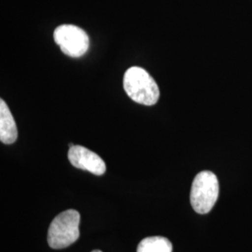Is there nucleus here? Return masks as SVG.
Returning a JSON list of instances; mask_svg holds the SVG:
<instances>
[{
	"label": "nucleus",
	"mask_w": 252,
	"mask_h": 252,
	"mask_svg": "<svg viewBox=\"0 0 252 252\" xmlns=\"http://www.w3.org/2000/svg\"><path fill=\"white\" fill-rule=\"evenodd\" d=\"M124 88L131 99L145 106L155 105L160 97V90L156 81L144 68L139 66H132L126 70Z\"/></svg>",
	"instance_id": "f257e3e1"
},
{
	"label": "nucleus",
	"mask_w": 252,
	"mask_h": 252,
	"mask_svg": "<svg viewBox=\"0 0 252 252\" xmlns=\"http://www.w3.org/2000/svg\"><path fill=\"white\" fill-rule=\"evenodd\" d=\"M81 215L75 209L65 210L55 217L48 230V244L54 250L64 249L80 237Z\"/></svg>",
	"instance_id": "f03ea898"
},
{
	"label": "nucleus",
	"mask_w": 252,
	"mask_h": 252,
	"mask_svg": "<svg viewBox=\"0 0 252 252\" xmlns=\"http://www.w3.org/2000/svg\"><path fill=\"white\" fill-rule=\"evenodd\" d=\"M219 180L210 171H202L194 178L190 189V205L198 214H207L219 197Z\"/></svg>",
	"instance_id": "7ed1b4c3"
},
{
	"label": "nucleus",
	"mask_w": 252,
	"mask_h": 252,
	"mask_svg": "<svg viewBox=\"0 0 252 252\" xmlns=\"http://www.w3.org/2000/svg\"><path fill=\"white\" fill-rule=\"evenodd\" d=\"M55 43L63 54L71 57H81L89 48V36L81 27L62 25L54 30Z\"/></svg>",
	"instance_id": "20e7f679"
},
{
	"label": "nucleus",
	"mask_w": 252,
	"mask_h": 252,
	"mask_svg": "<svg viewBox=\"0 0 252 252\" xmlns=\"http://www.w3.org/2000/svg\"><path fill=\"white\" fill-rule=\"evenodd\" d=\"M68 160L76 168L91 172L96 176H102L107 169L106 163L99 155L80 145L69 148Z\"/></svg>",
	"instance_id": "39448f33"
},
{
	"label": "nucleus",
	"mask_w": 252,
	"mask_h": 252,
	"mask_svg": "<svg viewBox=\"0 0 252 252\" xmlns=\"http://www.w3.org/2000/svg\"><path fill=\"white\" fill-rule=\"evenodd\" d=\"M18 130L14 118L8 105L0 100V140L4 144H12L16 141Z\"/></svg>",
	"instance_id": "423d86ee"
},
{
	"label": "nucleus",
	"mask_w": 252,
	"mask_h": 252,
	"mask_svg": "<svg viewBox=\"0 0 252 252\" xmlns=\"http://www.w3.org/2000/svg\"><path fill=\"white\" fill-rule=\"evenodd\" d=\"M172 243L163 236L146 237L137 246V252H172Z\"/></svg>",
	"instance_id": "0eeeda50"
},
{
	"label": "nucleus",
	"mask_w": 252,
	"mask_h": 252,
	"mask_svg": "<svg viewBox=\"0 0 252 252\" xmlns=\"http://www.w3.org/2000/svg\"><path fill=\"white\" fill-rule=\"evenodd\" d=\"M73 146H74L73 143H69V148H71V147H73Z\"/></svg>",
	"instance_id": "6e6552de"
},
{
	"label": "nucleus",
	"mask_w": 252,
	"mask_h": 252,
	"mask_svg": "<svg viewBox=\"0 0 252 252\" xmlns=\"http://www.w3.org/2000/svg\"><path fill=\"white\" fill-rule=\"evenodd\" d=\"M92 252H102L101 251H97V250H95V251H93Z\"/></svg>",
	"instance_id": "1a4fd4ad"
}]
</instances>
